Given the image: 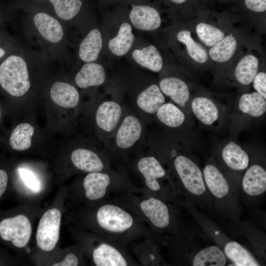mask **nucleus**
<instances>
[{
	"label": "nucleus",
	"mask_w": 266,
	"mask_h": 266,
	"mask_svg": "<svg viewBox=\"0 0 266 266\" xmlns=\"http://www.w3.org/2000/svg\"><path fill=\"white\" fill-rule=\"evenodd\" d=\"M256 92L266 100V73L258 72L252 81Z\"/></svg>",
	"instance_id": "obj_36"
},
{
	"label": "nucleus",
	"mask_w": 266,
	"mask_h": 266,
	"mask_svg": "<svg viewBox=\"0 0 266 266\" xmlns=\"http://www.w3.org/2000/svg\"><path fill=\"white\" fill-rule=\"evenodd\" d=\"M32 233L29 219L24 215H19L2 220L0 222V235L6 241H10L18 248L25 247Z\"/></svg>",
	"instance_id": "obj_7"
},
{
	"label": "nucleus",
	"mask_w": 266,
	"mask_h": 266,
	"mask_svg": "<svg viewBox=\"0 0 266 266\" xmlns=\"http://www.w3.org/2000/svg\"><path fill=\"white\" fill-rule=\"evenodd\" d=\"M226 263V258L224 252L215 246L201 250L193 260L194 266H223Z\"/></svg>",
	"instance_id": "obj_31"
},
{
	"label": "nucleus",
	"mask_w": 266,
	"mask_h": 266,
	"mask_svg": "<svg viewBox=\"0 0 266 266\" xmlns=\"http://www.w3.org/2000/svg\"><path fill=\"white\" fill-rule=\"evenodd\" d=\"M8 182V176L6 172L0 169V197L6 190Z\"/></svg>",
	"instance_id": "obj_39"
},
{
	"label": "nucleus",
	"mask_w": 266,
	"mask_h": 266,
	"mask_svg": "<svg viewBox=\"0 0 266 266\" xmlns=\"http://www.w3.org/2000/svg\"><path fill=\"white\" fill-rule=\"evenodd\" d=\"M105 80V72L102 66L93 62L84 64L75 77L76 85L80 88L99 86Z\"/></svg>",
	"instance_id": "obj_14"
},
{
	"label": "nucleus",
	"mask_w": 266,
	"mask_h": 266,
	"mask_svg": "<svg viewBox=\"0 0 266 266\" xmlns=\"http://www.w3.org/2000/svg\"><path fill=\"white\" fill-rule=\"evenodd\" d=\"M222 156L225 164L233 170H242L248 166L247 153L233 141H230L223 148Z\"/></svg>",
	"instance_id": "obj_22"
},
{
	"label": "nucleus",
	"mask_w": 266,
	"mask_h": 266,
	"mask_svg": "<svg viewBox=\"0 0 266 266\" xmlns=\"http://www.w3.org/2000/svg\"><path fill=\"white\" fill-rule=\"evenodd\" d=\"M244 191L252 196L260 195L266 190V171L261 166L254 165L245 172L242 180Z\"/></svg>",
	"instance_id": "obj_16"
},
{
	"label": "nucleus",
	"mask_w": 266,
	"mask_h": 266,
	"mask_svg": "<svg viewBox=\"0 0 266 266\" xmlns=\"http://www.w3.org/2000/svg\"><path fill=\"white\" fill-rule=\"evenodd\" d=\"M5 54V51L0 47V58L2 57Z\"/></svg>",
	"instance_id": "obj_41"
},
{
	"label": "nucleus",
	"mask_w": 266,
	"mask_h": 266,
	"mask_svg": "<svg viewBox=\"0 0 266 266\" xmlns=\"http://www.w3.org/2000/svg\"><path fill=\"white\" fill-rule=\"evenodd\" d=\"M52 100L63 107H75L79 101V95L76 88L71 84L63 82H56L50 89Z\"/></svg>",
	"instance_id": "obj_15"
},
{
	"label": "nucleus",
	"mask_w": 266,
	"mask_h": 266,
	"mask_svg": "<svg viewBox=\"0 0 266 266\" xmlns=\"http://www.w3.org/2000/svg\"><path fill=\"white\" fill-rule=\"evenodd\" d=\"M151 236L139 239L129 245L140 265L152 266L156 264V252Z\"/></svg>",
	"instance_id": "obj_26"
},
{
	"label": "nucleus",
	"mask_w": 266,
	"mask_h": 266,
	"mask_svg": "<svg viewBox=\"0 0 266 266\" xmlns=\"http://www.w3.org/2000/svg\"><path fill=\"white\" fill-rule=\"evenodd\" d=\"M71 160L77 169L87 172L107 171L106 163L95 152L84 148L74 150Z\"/></svg>",
	"instance_id": "obj_10"
},
{
	"label": "nucleus",
	"mask_w": 266,
	"mask_h": 266,
	"mask_svg": "<svg viewBox=\"0 0 266 266\" xmlns=\"http://www.w3.org/2000/svg\"><path fill=\"white\" fill-rule=\"evenodd\" d=\"M129 17L133 26L141 31L155 30L160 27L162 22L158 10L148 5H133Z\"/></svg>",
	"instance_id": "obj_8"
},
{
	"label": "nucleus",
	"mask_w": 266,
	"mask_h": 266,
	"mask_svg": "<svg viewBox=\"0 0 266 266\" xmlns=\"http://www.w3.org/2000/svg\"><path fill=\"white\" fill-rule=\"evenodd\" d=\"M260 61L252 54L242 57L237 63L234 69V77L237 82L243 86L249 85L258 73Z\"/></svg>",
	"instance_id": "obj_19"
},
{
	"label": "nucleus",
	"mask_w": 266,
	"mask_h": 266,
	"mask_svg": "<svg viewBox=\"0 0 266 266\" xmlns=\"http://www.w3.org/2000/svg\"><path fill=\"white\" fill-rule=\"evenodd\" d=\"M238 107L243 113L259 117L266 111V100L256 92L245 93L240 97Z\"/></svg>",
	"instance_id": "obj_28"
},
{
	"label": "nucleus",
	"mask_w": 266,
	"mask_h": 266,
	"mask_svg": "<svg viewBox=\"0 0 266 266\" xmlns=\"http://www.w3.org/2000/svg\"><path fill=\"white\" fill-rule=\"evenodd\" d=\"M156 113L159 120L170 128H178L185 120L183 112L178 106L170 102L164 103Z\"/></svg>",
	"instance_id": "obj_29"
},
{
	"label": "nucleus",
	"mask_w": 266,
	"mask_h": 266,
	"mask_svg": "<svg viewBox=\"0 0 266 266\" xmlns=\"http://www.w3.org/2000/svg\"><path fill=\"white\" fill-rule=\"evenodd\" d=\"M237 47V40L235 37L232 34H228L210 47L208 52V57L215 62L226 63L232 58Z\"/></svg>",
	"instance_id": "obj_25"
},
{
	"label": "nucleus",
	"mask_w": 266,
	"mask_h": 266,
	"mask_svg": "<svg viewBox=\"0 0 266 266\" xmlns=\"http://www.w3.org/2000/svg\"><path fill=\"white\" fill-rule=\"evenodd\" d=\"M246 8L256 13H262L266 11V0H244Z\"/></svg>",
	"instance_id": "obj_37"
},
{
	"label": "nucleus",
	"mask_w": 266,
	"mask_h": 266,
	"mask_svg": "<svg viewBox=\"0 0 266 266\" xmlns=\"http://www.w3.org/2000/svg\"><path fill=\"white\" fill-rule=\"evenodd\" d=\"M94 217L100 235L126 247L151 235L149 228L138 216L113 200L100 201Z\"/></svg>",
	"instance_id": "obj_1"
},
{
	"label": "nucleus",
	"mask_w": 266,
	"mask_h": 266,
	"mask_svg": "<svg viewBox=\"0 0 266 266\" xmlns=\"http://www.w3.org/2000/svg\"><path fill=\"white\" fill-rule=\"evenodd\" d=\"M33 22L40 34L46 40L57 43L62 39L64 31L62 25L50 15L43 12L37 13Z\"/></svg>",
	"instance_id": "obj_13"
},
{
	"label": "nucleus",
	"mask_w": 266,
	"mask_h": 266,
	"mask_svg": "<svg viewBox=\"0 0 266 266\" xmlns=\"http://www.w3.org/2000/svg\"><path fill=\"white\" fill-rule=\"evenodd\" d=\"M191 107L196 118L205 125H212L219 118L217 106L208 98L198 97L194 98L191 102Z\"/></svg>",
	"instance_id": "obj_17"
},
{
	"label": "nucleus",
	"mask_w": 266,
	"mask_h": 266,
	"mask_svg": "<svg viewBox=\"0 0 266 266\" xmlns=\"http://www.w3.org/2000/svg\"><path fill=\"white\" fill-rule=\"evenodd\" d=\"M0 84L10 95L21 97L30 88L27 64L22 57L9 56L0 66Z\"/></svg>",
	"instance_id": "obj_3"
},
{
	"label": "nucleus",
	"mask_w": 266,
	"mask_h": 266,
	"mask_svg": "<svg viewBox=\"0 0 266 266\" xmlns=\"http://www.w3.org/2000/svg\"><path fill=\"white\" fill-rule=\"evenodd\" d=\"M159 87L163 94L169 97L181 107L185 106L190 99V94L188 85L179 78H164L160 81Z\"/></svg>",
	"instance_id": "obj_11"
},
{
	"label": "nucleus",
	"mask_w": 266,
	"mask_h": 266,
	"mask_svg": "<svg viewBox=\"0 0 266 266\" xmlns=\"http://www.w3.org/2000/svg\"><path fill=\"white\" fill-rule=\"evenodd\" d=\"M195 31L199 40L209 47L215 45L226 36L225 33L221 29L206 22L198 23Z\"/></svg>",
	"instance_id": "obj_33"
},
{
	"label": "nucleus",
	"mask_w": 266,
	"mask_h": 266,
	"mask_svg": "<svg viewBox=\"0 0 266 266\" xmlns=\"http://www.w3.org/2000/svg\"><path fill=\"white\" fill-rule=\"evenodd\" d=\"M179 42L186 47V51L191 59L199 64H204L208 59V52L192 36L191 32L187 29L180 31L177 34Z\"/></svg>",
	"instance_id": "obj_24"
},
{
	"label": "nucleus",
	"mask_w": 266,
	"mask_h": 266,
	"mask_svg": "<svg viewBox=\"0 0 266 266\" xmlns=\"http://www.w3.org/2000/svg\"><path fill=\"white\" fill-rule=\"evenodd\" d=\"M142 130L141 124L136 117L133 115L125 117L116 134L117 147L122 149L131 148L140 138Z\"/></svg>",
	"instance_id": "obj_9"
},
{
	"label": "nucleus",
	"mask_w": 266,
	"mask_h": 266,
	"mask_svg": "<svg viewBox=\"0 0 266 266\" xmlns=\"http://www.w3.org/2000/svg\"><path fill=\"white\" fill-rule=\"evenodd\" d=\"M132 56L138 64L153 72H159L163 68L162 57L158 49L153 45L134 50Z\"/></svg>",
	"instance_id": "obj_23"
},
{
	"label": "nucleus",
	"mask_w": 266,
	"mask_h": 266,
	"mask_svg": "<svg viewBox=\"0 0 266 266\" xmlns=\"http://www.w3.org/2000/svg\"><path fill=\"white\" fill-rule=\"evenodd\" d=\"M136 169L142 182L145 193L155 197L163 191L160 181L166 175V172L159 160L153 156H144L136 163Z\"/></svg>",
	"instance_id": "obj_4"
},
{
	"label": "nucleus",
	"mask_w": 266,
	"mask_h": 266,
	"mask_svg": "<svg viewBox=\"0 0 266 266\" xmlns=\"http://www.w3.org/2000/svg\"><path fill=\"white\" fill-rule=\"evenodd\" d=\"M165 103V98L159 86L153 84L142 91L137 96L136 104L143 112L154 114Z\"/></svg>",
	"instance_id": "obj_18"
},
{
	"label": "nucleus",
	"mask_w": 266,
	"mask_h": 266,
	"mask_svg": "<svg viewBox=\"0 0 266 266\" xmlns=\"http://www.w3.org/2000/svg\"><path fill=\"white\" fill-rule=\"evenodd\" d=\"M18 171L21 179L28 188L34 191L39 189V182L32 171L24 168H19Z\"/></svg>",
	"instance_id": "obj_35"
},
{
	"label": "nucleus",
	"mask_w": 266,
	"mask_h": 266,
	"mask_svg": "<svg viewBox=\"0 0 266 266\" xmlns=\"http://www.w3.org/2000/svg\"><path fill=\"white\" fill-rule=\"evenodd\" d=\"M134 38L131 25L124 23L120 26L117 35L109 41V49L116 56H123L131 49Z\"/></svg>",
	"instance_id": "obj_27"
},
{
	"label": "nucleus",
	"mask_w": 266,
	"mask_h": 266,
	"mask_svg": "<svg viewBox=\"0 0 266 266\" xmlns=\"http://www.w3.org/2000/svg\"><path fill=\"white\" fill-rule=\"evenodd\" d=\"M205 183L212 194L217 198L226 196L229 192V185L224 176L215 166L206 165L203 171Z\"/></svg>",
	"instance_id": "obj_20"
},
{
	"label": "nucleus",
	"mask_w": 266,
	"mask_h": 266,
	"mask_svg": "<svg viewBox=\"0 0 266 266\" xmlns=\"http://www.w3.org/2000/svg\"><path fill=\"white\" fill-rule=\"evenodd\" d=\"M61 213L57 208L47 210L42 216L37 227L36 239L38 247L44 251L52 250L60 235Z\"/></svg>",
	"instance_id": "obj_6"
},
{
	"label": "nucleus",
	"mask_w": 266,
	"mask_h": 266,
	"mask_svg": "<svg viewBox=\"0 0 266 266\" xmlns=\"http://www.w3.org/2000/svg\"><path fill=\"white\" fill-rule=\"evenodd\" d=\"M79 265L78 257L72 253L66 256L62 261L52 265L53 266H77Z\"/></svg>",
	"instance_id": "obj_38"
},
{
	"label": "nucleus",
	"mask_w": 266,
	"mask_h": 266,
	"mask_svg": "<svg viewBox=\"0 0 266 266\" xmlns=\"http://www.w3.org/2000/svg\"><path fill=\"white\" fill-rule=\"evenodd\" d=\"M34 133V128L28 123H22L12 131L9 143L12 149L23 151L29 149L32 144L31 138Z\"/></svg>",
	"instance_id": "obj_32"
},
{
	"label": "nucleus",
	"mask_w": 266,
	"mask_h": 266,
	"mask_svg": "<svg viewBox=\"0 0 266 266\" xmlns=\"http://www.w3.org/2000/svg\"><path fill=\"white\" fill-rule=\"evenodd\" d=\"M56 15L64 20L73 18L80 11L82 5L80 0H48Z\"/></svg>",
	"instance_id": "obj_34"
},
{
	"label": "nucleus",
	"mask_w": 266,
	"mask_h": 266,
	"mask_svg": "<svg viewBox=\"0 0 266 266\" xmlns=\"http://www.w3.org/2000/svg\"><path fill=\"white\" fill-rule=\"evenodd\" d=\"M121 115L120 104L114 101H105L97 110L96 122L100 129L105 132H111L116 128Z\"/></svg>",
	"instance_id": "obj_12"
},
{
	"label": "nucleus",
	"mask_w": 266,
	"mask_h": 266,
	"mask_svg": "<svg viewBox=\"0 0 266 266\" xmlns=\"http://www.w3.org/2000/svg\"><path fill=\"white\" fill-rule=\"evenodd\" d=\"M169 0L174 3L180 5V4H183L186 3L187 2L189 1L190 0Z\"/></svg>",
	"instance_id": "obj_40"
},
{
	"label": "nucleus",
	"mask_w": 266,
	"mask_h": 266,
	"mask_svg": "<svg viewBox=\"0 0 266 266\" xmlns=\"http://www.w3.org/2000/svg\"><path fill=\"white\" fill-rule=\"evenodd\" d=\"M224 252L226 256L236 266H258L259 264L251 254L238 243H228Z\"/></svg>",
	"instance_id": "obj_30"
},
{
	"label": "nucleus",
	"mask_w": 266,
	"mask_h": 266,
	"mask_svg": "<svg viewBox=\"0 0 266 266\" xmlns=\"http://www.w3.org/2000/svg\"><path fill=\"white\" fill-rule=\"evenodd\" d=\"M102 47L100 32L97 29L91 31L80 44L79 56L86 63L96 61Z\"/></svg>",
	"instance_id": "obj_21"
},
{
	"label": "nucleus",
	"mask_w": 266,
	"mask_h": 266,
	"mask_svg": "<svg viewBox=\"0 0 266 266\" xmlns=\"http://www.w3.org/2000/svg\"><path fill=\"white\" fill-rule=\"evenodd\" d=\"M174 170L184 187L195 195L205 191L202 173L198 166L187 157L179 155L173 160Z\"/></svg>",
	"instance_id": "obj_5"
},
{
	"label": "nucleus",
	"mask_w": 266,
	"mask_h": 266,
	"mask_svg": "<svg viewBox=\"0 0 266 266\" xmlns=\"http://www.w3.org/2000/svg\"><path fill=\"white\" fill-rule=\"evenodd\" d=\"M85 196L89 200L101 201L110 194L127 191L144 193L142 187H136L128 181L108 171L89 172L83 181Z\"/></svg>",
	"instance_id": "obj_2"
}]
</instances>
